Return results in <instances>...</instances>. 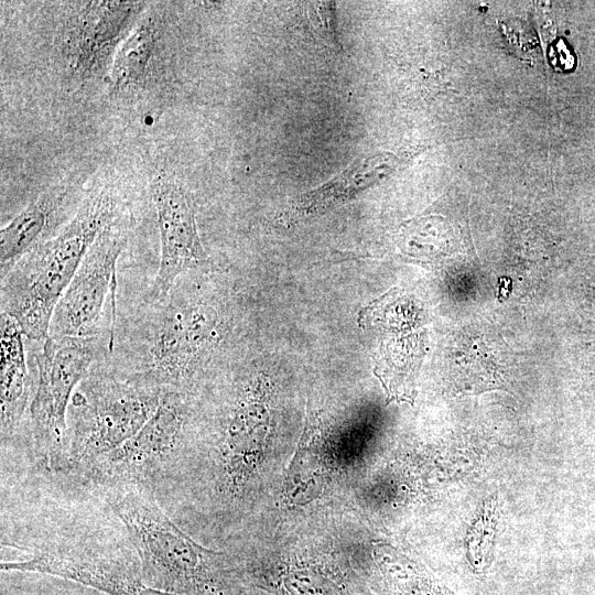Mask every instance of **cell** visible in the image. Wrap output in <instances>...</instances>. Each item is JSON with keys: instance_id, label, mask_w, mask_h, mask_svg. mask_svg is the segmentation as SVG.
I'll use <instances>...</instances> for the list:
<instances>
[{"instance_id": "1", "label": "cell", "mask_w": 595, "mask_h": 595, "mask_svg": "<svg viewBox=\"0 0 595 595\" xmlns=\"http://www.w3.org/2000/svg\"><path fill=\"white\" fill-rule=\"evenodd\" d=\"M108 188L88 197L75 217L2 277L1 312L11 315L29 339L45 340L55 306L87 250L115 216Z\"/></svg>"}, {"instance_id": "2", "label": "cell", "mask_w": 595, "mask_h": 595, "mask_svg": "<svg viewBox=\"0 0 595 595\" xmlns=\"http://www.w3.org/2000/svg\"><path fill=\"white\" fill-rule=\"evenodd\" d=\"M126 530L141 565L143 584L176 595L221 591L218 553L197 544L170 518L155 495L133 484L97 487Z\"/></svg>"}, {"instance_id": "3", "label": "cell", "mask_w": 595, "mask_h": 595, "mask_svg": "<svg viewBox=\"0 0 595 595\" xmlns=\"http://www.w3.org/2000/svg\"><path fill=\"white\" fill-rule=\"evenodd\" d=\"M163 389L137 378L119 381L87 376L68 405L66 461L63 476L79 482L155 412Z\"/></svg>"}, {"instance_id": "4", "label": "cell", "mask_w": 595, "mask_h": 595, "mask_svg": "<svg viewBox=\"0 0 595 595\" xmlns=\"http://www.w3.org/2000/svg\"><path fill=\"white\" fill-rule=\"evenodd\" d=\"M24 550L22 560L2 561L4 572H34L72 581L107 595H139L140 560L132 544H112L89 532L45 531Z\"/></svg>"}, {"instance_id": "5", "label": "cell", "mask_w": 595, "mask_h": 595, "mask_svg": "<svg viewBox=\"0 0 595 595\" xmlns=\"http://www.w3.org/2000/svg\"><path fill=\"white\" fill-rule=\"evenodd\" d=\"M184 429L181 394L163 389L159 407L139 432L97 462L78 483L93 487L138 485L151 490L161 504L178 476Z\"/></svg>"}, {"instance_id": "6", "label": "cell", "mask_w": 595, "mask_h": 595, "mask_svg": "<svg viewBox=\"0 0 595 595\" xmlns=\"http://www.w3.org/2000/svg\"><path fill=\"white\" fill-rule=\"evenodd\" d=\"M94 339L48 336L36 358L39 380L30 405L33 456L52 475L64 474L67 410L96 358Z\"/></svg>"}, {"instance_id": "7", "label": "cell", "mask_w": 595, "mask_h": 595, "mask_svg": "<svg viewBox=\"0 0 595 595\" xmlns=\"http://www.w3.org/2000/svg\"><path fill=\"white\" fill-rule=\"evenodd\" d=\"M126 241L118 221L99 232L55 306L48 336L94 337L106 299L115 291L116 264Z\"/></svg>"}, {"instance_id": "8", "label": "cell", "mask_w": 595, "mask_h": 595, "mask_svg": "<svg viewBox=\"0 0 595 595\" xmlns=\"http://www.w3.org/2000/svg\"><path fill=\"white\" fill-rule=\"evenodd\" d=\"M216 329L217 320L210 307L171 299L153 334L149 368L138 379L161 389L180 386L212 345Z\"/></svg>"}, {"instance_id": "9", "label": "cell", "mask_w": 595, "mask_h": 595, "mask_svg": "<svg viewBox=\"0 0 595 595\" xmlns=\"http://www.w3.org/2000/svg\"><path fill=\"white\" fill-rule=\"evenodd\" d=\"M152 196L156 209L161 258L147 301L155 303L169 295L183 272L204 263L205 253L194 207L184 186L174 176L159 173L152 182Z\"/></svg>"}, {"instance_id": "10", "label": "cell", "mask_w": 595, "mask_h": 595, "mask_svg": "<svg viewBox=\"0 0 595 595\" xmlns=\"http://www.w3.org/2000/svg\"><path fill=\"white\" fill-rule=\"evenodd\" d=\"M144 2H82L63 31V53L72 71L82 78L102 74L137 21Z\"/></svg>"}, {"instance_id": "11", "label": "cell", "mask_w": 595, "mask_h": 595, "mask_svg": "<svg viewBox=\"0 0 595 595\" xmlns=\"http://www.w3.org/2000/svg\"><path fill=\"white\" fill-rule=\"evenodd\" d=\"M23 335L19 323L8 313L1 312L0 418L2 443L13 435L29 398Z\"/></svg>"}, {"instance_id": "12", "label": "cell", "mask_w": 595, "mask_h": 595, "mask_svg": "<svg viewBox=\"0 0 595 595\" xmlns=\"http://www.w3.org/2000/svg\"><path fill=\"white\" fill-rule=\"evenodd\" d=\"M67 195L65 188H53L24 207L0 231L1 278L32 249L46 240L50 226Z\"/></svg>"}, {"instance_id": "13", "label": "cell", "mask_w": 595, "mask_h": 595, "mask_svg": "<svg viewBox=\"0 0 595 595\" xmlns=\"http://www.w3.org/2000/svg\"><path fill=\"white\" fill-rule=\"evenodd\" d=\"M160 48V31L152 18H141L116 52L110 71L113 88L123 90L144 83Z\"/></svg>"}, {"instance_id": "14", "label": "cell", "mask_w": 595, "mask_h": 595, "mask_svg": "<svg viewBox=\"0 0 595 595\" xmlns=\"http://www.w3.org/2000/svg\"><path fill=\"white\" fill-rule=\"evenodd\" d=\"M397 162L398 159L393 154H377L357 160L342 174L305 194L299 208L309 213L339 203L382 178Z\"/></svg>"}, {"instance_id": "15", "label": "cell", "mask_w": 595, "mask_h": 595, "mask_svg": "<svg viewBox=\"0 0 595 595\" xmlns=\"http://www.w3.org/2000/svg\"><path fill=\"white\" fill-rule=\"evenodd\" d=\"M139 595H176V594H171V593L162 592V591L154 589L148 586H143L141 591L139 592Z\"/></svg>"}, {"instance_id": "16", "label": "cell", "mask_w": 595, "mask_h": 595, "mask_svg": "<svg viewBox=\"0 0 595 595\" xmlns=\"http://www.w3.org/2000/svg\"><path fill=\"white\" fill-rule=\"evenodd\" d=\"M78 595H107V594L95 591V592H85V593H82V594H78Z\"/></svg>"}]
</instances>
